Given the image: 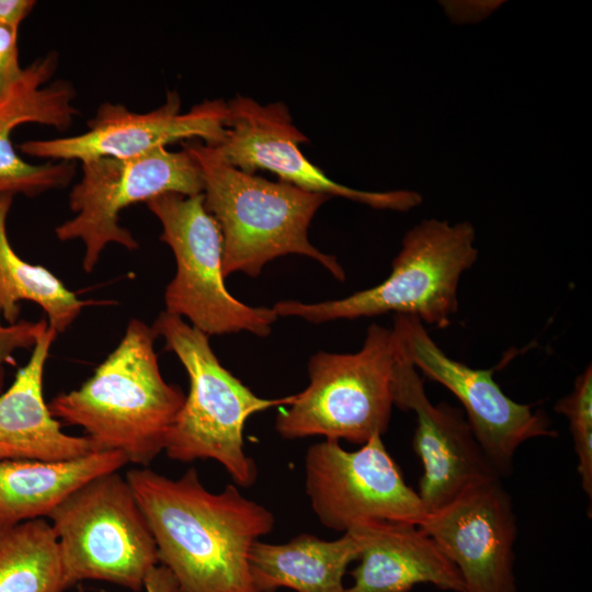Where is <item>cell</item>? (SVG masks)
<instances>
[{
  "instance_id": "30bf717a",
  "label": "cell",
  "mask_w": 592,
  "mask_h": 592,
  "mask_svg": "<svg viewBox=\"0 0 592 592\" xmlns=\"http://www.w3.org/2000/svg\"><path fill=\"white\" fill-rule=\"evenodd\" d=\"M305 488L320 523L338 532L369 523L419 526L428 515L382 435L356 451L334 440L311 445L305 456Z\"/></svg>"
},
{
  "instance_id": "6da1fadb",
  "label": "cell",
  "mask_w": 592,
  "mask_h": 592,
  "mask_svg": "<svg viewBox=\"0 0 592 592\" xmlns=\"http://www.w3.org/2000/svg\"><path fill=\"white\" fill-rule=\"evenodd\" d=\"M174 592H258L249 554L272 532L273 513L236 485L212 492L195 468L171 479L149 468L126 474Z\"/></svg>"
},
{
  "instance_id": "cb8c5ba5",
  "label": "cell",
  "mask_w": 592,
  "mask_h": 592,
  "mask_svg": "<svg viewBox=\"0 0 592 592\" xmlns=\"http://www.w3.org/2000/svg\"><path fill=\"white\" fill-rule=\"evenodd\" d=\"M47 328L48 323L44 318L36 321L20 319L14 323H5L0 312V392L5 366L14 363V354L20 350H32Z\"/></svg>"
},
{
  "instance_id": "277c9868",
  "label": "cell",
  "mask_w": 592,
  "mask_h": 592,
  "mask_svg": "<svg viewBox=\"0 0 592 592\" xmlns=\"http://www.w3.org/2000/svg\"><path fill=\"white\" fill-rule=\"evenodd\" d=\"M151 327L163 338L164 349L178 356L190 380L189 394L167 439V456L182 463L214 459L236 486H252L258 469L244 451V424L257 412L288 406L294 395L276 399L257 396L220 364L209 337L180 317L162 311Z\"/></svg>"
},
{
  "instance_id": "8fae6325",
  "label": "cell",
  "mask_w": 592,
  "mask_h": 592,
  "mask_svg": "<svg viewBox=\"0 0 592 592\" xmlns=\"http://www.w3.org/2000/svg\"><path fill=\"white\" fill-rule=\"evenodd\" d=\"M392 329L417 371L459 400L476 440L500 477L511 473L514 455L524 442L557 437L542 410L519 403L502 391L493 368H473L445 354L417 317L395 315Z\"/></svg>"
},
{
  "instance_id": "603a6c76",
  "label": "cell",
  "mask_w": 592,
  "mask_h": 592,
  "mask_svg": "<svg viewBox=\"0 0 592 592\" xmlns=\"http://www.w3.org/2000/svg\"><path fill=\"white\" fill-rule=\"evenodd\" d=\"M555 411L562 414L569 424L573 447L578 458L577 473L581 487L592 500V366L589 364L574 380L572 390L560 398Z\"/></svg>"
},
{
  "instance_id": "d6986e66",
  "label": "cell",
  "mask_w": 592,
  "mask_h": 592,
  "mask_svg": "<svg viewBox=\"0 0 592 592\" xmlns=\"http://www.w3.org/2000/svg\"><path fill=\"white\" fill-rule=\"evenodd\" d=\"M128 463L118 451H99L69 460L0 462V526L48 516L89 480Z\"/></svg>"
},
{
  "instance_id": "e0dca14e",
  "label": "cell",
  "mask_w": 592,
  "mask_h": 592,
  "mask_svg": "<svg viewBox=\"0 0 592 592\" xmlns=\"http://www.w3.org/2000/svg\"><path fill=\"white\" fill-rule=\"evenodd\" d=\"M349 532L361 548L345 592H410L418 584L464 592L458 569L420 526L369 523Z\"/></svg>"
},
{
  "instance_id": "7c38bea8",
  "label": "cell",
  "mask_w": 592,
  "mask_h": 592,
  "mask_svg": "<svg viewBox=\"0 0 592 592\" xmlns=\"http://www.w3.org/2000/svg\"><path fill=\"white\" fill-rule=\"evenodd\" d=\"M228 104L206 100L181 112L180 95L170 91L166 102L146 113L119 103H102L79 135L26 140L18 149L48 161L86 162L98 158L128 159L175 141L198 139L217 146L224 139Z\"/></svg>"
},
{
  "instance_id": "83f0119b",
  "label": "cell",
  "mask_w": 592,
  "mask_h": 592,
  "mask_svg": "<svg viewBox=\"0 0 592 592\" xmlns=\"http://www.w3.org/2000/svg\"><path fill=\"white\" fill-rule=\"evenodd\" d=\"M80 592H82V591H80Z\"/></svg>"
},
{
  "instance_id": "7402d4cb",
  "label": "cell",
  "mask_w": 592,
  "mask_h": 592,
  "mask_svg": "<svg viewBox=\"0 0 592 592\" xmlns=\"http://www.w3.org/2000/svg\"><path fill=\"white\" fill-rule=\"evenodd\" d=\"M57 538L36 519L0 526V592H65Z\"/></svg>"
},
{
  "instance_id": "5b68a950",
  "label": "cell",
  "mask_w": 592,
  "mask_h": 592,
  "mask_svg": "<svg viewBox=\"0 0 592 592\" xmlns=\"http://www.w3.org/2000/svg\"><path fill=\"white\" fill-rule=\"evenodd\" d=\"M475 237L468 221L422 220L405 235L391 272L380 284L337 300H284L272 308L278 317L314 323L394 312L445 328L458 311L460 277L478 257Z\"/></svg>"
},
{
  "instance_id": "4fadbf2b",
  "label": "cell",
  "mask_w": 592,
  "mask_h": 592,
  "mask_svg": "<svg viewBox=\"0 0 592 592\" xmlns=\"http://www.w3.org/2000/svg\"><path fill=\"white\" fill-rule=\"evenodd\" d=\"M227 104L224 139L212 147L232 167L251 174L259 169L269 170L280 181L303 190L342 196L377 209L407 212L422 202L414 191H360L328 178L301 152L299 144L307 141V137L293 124L284 103L262 105L250 98L237 96Z\"/></svg>"
},
{
  "instance_id": "2e32d148",
  "label": "cell",
  "mask_w": 592,
  "mask_h": 592,
  "mask_svg": "<svg viewBox=\"0 0 592 592\" xmlns=\"http://www.w3.org/2000/svg\"><path fill=\"white\" fill-rule=\"evenodd\" d=\"M56 69V55L37 58L24 67L22 79L0 103V194L34 197L66 186L75 175L73 162L24 160L11 139L13 130L23 124L36 123L58 130L72 124L79 113L73 105L75 88L64 80L47 84Z\"/></svg>"
},
{
  "instance_id": "5bb4252c",
  "label": "cell",
  "mask_w": 592,
  "mask_h": 592,
  "mask_svg": "<svg viewBox=\"0 0 592 592\" xmlns=\"http://www.w3.org/2000/svg\"><path fill=\"white\" fill-rule=\"evenodd\" d=\"M419 526L458 569L464 592H516L517 523L501 477L468 487Z\"/></svg>"
},
{
  "instance_id": "ba28073f",
  "label": "cell",
  "mask_w": 592,
  "mask_h": 592,
  "mask_svg": "<svg viewBox=\"0 0 592 592\" xmlns=\"http://www.w3.org/2000/svg\"><path fill=\"white\" fill-rule=\"evenodd\" d=\"M161 224L160 240L172 250L177 272L164 291L166 312L189 320L206 335L271 333L278 316L235 298L223 274V238L203 194L166 193L146 203Z\"/></svg>"
},
{
  "instance_id": "9c48e42d",
  "label": "cell",
  "mask_w": 592,
  "mask_h": 592,
  "mask_svg": "<svg viewBox=\"0 0 592 592\" xmlns=\"http://www.w3.org/2000/svg\"><path fill=\"white\" fill-rule=\"evenodd\" d=\"M166 193H203L200 167L184 149L159 147L134 158L82 162V177L69 193V207L76 215L58 225L55 235L60 241L83 243L82 269L91 273L106 246L138 249V241L121 225V212Z\"/></svg>"
},
{
  "instance_id": "7a4b0ae2",
  "label": "cell",
  "mask_w": 592,
  "mask_h": 592,
  "mask_svg": "<svg viewBox=\"0 0 592 592\" xmlns=\"http://www.w3.org/2000/svg\"><path fill=\"white\" fill-rule=\"evenodd\" d=\"M151 326L132 319L117 346L78 389L48 403L59 422L83 429L99 451H118L148 466L162 451L184 403L161 375Z\"/></svg>"
},
{
  "instance_id": "d4e9b609",
  "label": "cell",
  "mask_w": 592,
  "mask_h": 592,
  "mask_svg": "<svg viewBox=\"0 0 592 592\" xmlns=\"http://www.w3.org/2000/svg\"><path fill=\"white\" fill-rule=\"evenodd\" d=\"M18 32L0 25V103L10 96L24 73L19 62Z\"/></svg>"
},
{
  "instance_id": "ac0fdd59",
  "label": "cell",
  "mask_w": 592,
  "mask_h": 592,
  "mask_svg": "<svg viewBox=\"0 0 592 592\" xmlns=\"http://www.w3.org/2000/svg\"><path fill=\"white\" fill-rule=\"evenodd\" d=\"M57 335L48 327L12 384L0 392V462L69 460L99 452L86 435L66 434L45 401L44 369Z\"/></svg>"
},
{
  "instance_id": "44dd1931",
  "label": "cell",
  "mask_w": 592,
  "mask_h": 592,
  "mask_svg": "<svg viewBox=\"0 0 592 592\" xmlns=\"http://www.w3.org/2000/svg\"><path fill=\"white\" fill-rule=\"evenodd\" d=\"M14 195L0 194V312L5 323L20 320V303L32 301L47 316L48 327L65 332L88 301L80 299L47 267L21 258L8 237L7 220Z\"/></svg>"
},
{
  "instance_id": "9a60e30c",
  "label": "cell",
  "mask_w": 592,
  "mask_h": 592,
  "mask_svg": "<svg viewBox=\"0 0 592 592\" xmlns=\"http://www.w3.org/2000/svg\"><path fill=\"white\" fill-rule=\"evenodd\" d=\"M391 391L394 406L413 411L417 417L412 447L423 465L417 492L426 513L439 510L473 485L500 477L464 411L446 402H431L400 339Z\"/></svg>"
},
{
  "instance_id": "484cf974",
  "label": "cell",
  "mask_w": 592,
  "mask_h": 592,
  "mask_svg": "<svg viewBox=\"0 0 592 592\" xmlns=\"http://www.w3.org/2000/svg\"><path fill=\"white\" fill-rule=\"evenodd\" d=\"M35 4L33 0H0V25L19 31Z\"/></svg>"
},
{
  "instance_id": "3957f363",
  "label": "cell",
  "mask_w": 592,
  "mask_h": 592,
  "mask_svg": "<svg viewBox=\"0 0 592 592\" xmlns=\"http://www.w3.org/2000/svg\"><path fill=\"white\" fill-rule=\"evenodd\" d=\"M182 148L200 167L204 206L221 232L225 278L237 272L257 277L275 258L299 254L345 280L337 259L308 239L311 219L330 196L243 172L198 139L183 141Z\"/></svg>"
},
{
  "instance_id": "4316f807",
  "label": "cell",
  "mask_w": 592,
  "mask_h": 592,
  "mask_svg": "<svg viewBox=\"0 0 592 592\" xmlns=\"http://www.w3.org/2000/svg\"><path fill=\"white\" fill-rule=\"evenodd\" d=\"M144 589L146 592H174L175 581L163 566H156L147 574Z\"/></svg>"
},
{
  "instance_id": "52a82bcc",
  "label": "cell",
  "mask_w": 592,
  "mask_h": 592,
  "mask_svg": "<svg viewBox=\"0 0 592 592\" xmlns=\"http://www.w3.org/2000/svg\"><path fill=\"white\" fill-rule=\"evenodd\" d=\"M48 517L68 588L100 580L140 591L159 563L147 520L118 470L79 487Z\"/></svg>"
},
{
  "instance_id": "8992f818",
  "label": "cell",
  "mask_w": 592,
  "mask_h": 592,
  "mask_svg": "<svg viewBox=\"0 0 592 592\" xmlns=\"http://www.w3.org/2000/svg\"><path fill=\"white\" fill-rule=\"evenodd\" d=\"M398 353L395 330L377 323L355 353H316L308 363L309 385L277 414L275 430L287 440L320 435L360 445L383 435L394 407Z\"/></svg>"
},
{
  "instance_id": "ffe728a7",
  "label": "cell",
  "mask_w": 592,
  "mask_h": 592,
  "mask_svg": "<svg viewBox=\"0 0 592 592\" xmlns=\"http://www.w3.org/2000/svg\"><path fill=\"white\" fill-rule=\"evenodd\" d=\"M360 548L351 532L332 540L310 534L283 544L258 540L249 554L252 581L258 592H345L344 574Z\"/></svg>"
}]
</instances>
